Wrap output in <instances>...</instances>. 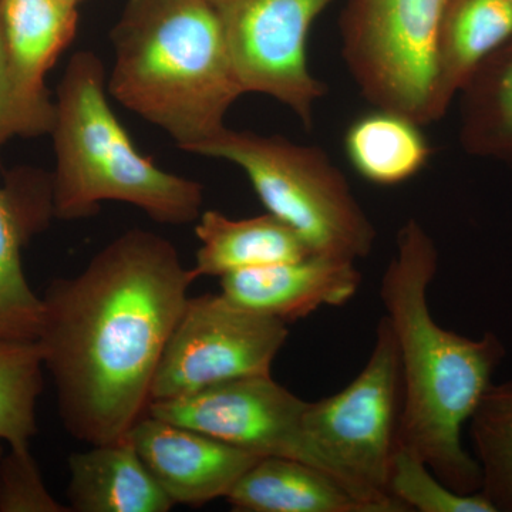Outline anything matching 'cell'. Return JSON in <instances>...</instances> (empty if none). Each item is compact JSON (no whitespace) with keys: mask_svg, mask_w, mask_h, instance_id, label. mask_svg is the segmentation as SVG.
I'll return each mask as SVG.
<instances>
[{"mask_svg":"<svg viewBox=\"0 0 512 512\" xmlns=\"http://www.w3.org/2000/svg\"><path fill=\"white\" fill-rule=\"evenodd\" d=\"M197 279L168 239L131 229L80 274L47 288L37 343L74 439H123L146 416L158 363Z\"/></svg>","mask_w":512,"mask_h":512,"instance_id":"6da1fadb","label":"cell"},{"mask_svg":"<svg viewBox=\"0 0 512 512\" xmlns=\"http://www.w3.org/2000/svg\"><path fill=\"white\" fill-rule=\"evenodd\" d=\"M69 471L70 511L167 512L175 505L128 436L72 454Z\"/></svg>","mask_w":512,"mask_h":512,"instance_id":"9a60e30c","label":"cell"},{"mask_svg":"<svg viewBox=\"0 0 512 512\" xmlns=\"http://www.w3.org/2000/svg\"><path fill=\"white\" fill-rule=\"evenodd\" d=\"M104 64L96 53H74L57 87L52 134L56 167L53 212L63 221L97 214L119 201L165 225L197 222L204 188L143 156L107 100Z\"/></svg>","mask_w":512,"mask_h":512,"instance_id":"277c9868","label":"cell"},{"mask_svg":"<svg viewBox=\"0 0 512 512\" xmlns=\"http://www.w3.org/2000/svg\"><path fill=\"white\" fill-rule=\"evenodd\" d=\"M55 218L52 175L20 170L0 187V338L37 340L42 298L23 271L22 251Z\"/></svg>","mask_w":512,"mask_h":512,"instance_id":"7c38bea8","label":"cell"},{"mask_svg":"<svg viewBox=\"0 0 512 512\" xmlns=\"http://www.w3.org/2000/svg\"><path fill=\"white\" fill-rule=\"evenodd\" d=\"M437 266L433 238L410 218L397 232L396 251L380 286L402 376L397 446L420 457L457 493L473 494L481 490V470L464 447L463 427L507 350L494 332L471 339L434 320L427 293Z\"/></svg>","mask_w":512,"mask_h":512,"instance_id":"7a4b0ae2","label":"cell"},{"mask_svg":"<svg viewBox=\"0 0 512 512\" xmlns=\"http://www.w3.org/2000/svg\"><path fill=\"white\" fill-rule=\"evenodd\" d=\"M191 154L241 168L266 211L291 227L312 254L356 262L375 247V225L319 147L225 127Z\"/></svg>","mask_w":512,"mask_h":512,"instance_id":"5b68a950","label":"cell"},{"mask_svg":"<svg viewBox=\"0 0 512 512\" xmlns=\"http://www.w3.org/2000/svg\"><path fill=\"white\" fill-rule=\"evenodd\" d=\"M306 403L272 375L247 376L178 399L151 402L147 413L258 457L305 463L301 423Z\"/></svg>","mask_w":512,"mask_h":512,"instance_id":"30bf717a","label":"cell"},{"mask_svg":"<svg viewBox=\"0 0 512 512\" xmlns=\"http://www.w3.org/2000/svg\"><path fill=\"white\" fill-rule=\"evenodd\" d=\"M286 325L222 293L188 298L158 363L151 402L178 399L238 377L271 375L289 336Z\"/></svg>","mask_w":512,"mask_h":512,"instance_id":"ba28073f","label":"cell"},{"mask_svg":"<svg viewBox=\"0 0 512 512\" xmlns=\"http://www.w3.org/2000/svg\"><path fill=\"white\" fill-rule=\"evenodd\" d=\"M400 409L399 353L383 316L356 379L333 396L306 403L301 423L305 463L338 481L373 512H409L389 493Z\"/></svg>","mask_w":512,"mask_h":512,"instance_id":"8992f818","label":"cell"},{"mask_svg":"<svg viewBox=\"0 0 512 512\" xmlns=\"http://www.w3.org/2000/svg\"><path fill=\"white\" fill-rule=\"evenodd\" d=\"M458 97L463 150L512 170V35L481 64Z\"/></svg>","mask_w":512,"mask_h":512,"instance_id":"ffe728a7","label":"cell"},{"mask_svg":"<svg viewBox=\"0 0 512 512\" xmlns=\"http://www.w3.org/2000/svg\"><path fill=\"white\" fill-rule=\"evenodd\" d=\"M60 2L67 3V5L76 6V8H79V5L83 2V0H60Z\"/></svg>","mask_w":512,"mask_h":512,"instance_id":"484cf974","label":"cell"},{"mask_svg":"<svg viewBox=\"0 0 512 512\" xmlns=\"http://www.w3.org/2000/svg\"><path fill=\"white\" fill-rule=\"evenodd\" d=\"M511 35V0H444L436 42L434 121L446 116L481 64Z\"/></svg>","mask_w":512,"mask_h":512,"instance_id":"5bb4252c","label":"cell"},{"mask_svg":"<svg viewBox=\"0 0 512 512\" xmlns=\"http://www.w3.org/2000/svg\"><path fill=\"white\" fill-rule=\"evenodd\" d=\"M239 512H373L318 468L288 457H261L227 495Z\"/></svg>","mask_w":512,"mask_h":512,"instance_id":"e0dca14e","label":"cell"},{"mask_svg":"<svg viewBox=\"0 0 512 512\" xmlns=\"http://www.w3.org/2000/svg\"><path fill=\"white\" fill-rule=\"evenodd\" d=\"M481 493L497 512H512V380L493 383L471 416Z\"/></svg>","mask_w":512,"mask_h":512,"instance_id":"44dd1931","label":"cell"},{"mask_svg":"<svg viewBox=\"0 0 512 512\" xmlns=\"http://www.w3.org/2000/svg\"><path fill=\"white\" fill-rule=\"evenodd\" d=\"M55 103L50 94L30 92L10 63L0 22V150L15 137H39L52 131Z\"/></svg>","mask_w":512,"mask_h":512,"instance_id":"cb8c5ba5","label":"cell"},{"mask_svg":"<svg viewBox=\"0 0 512 512\" xmlns=\"http://www.w3.org/2000/svg\"><path fill=\"white\" fill-rule=\"evenodd\" d=\"M127 436L175 505L201 507L217 498H227L239 478L261 458L148 413Z\"/></svg>","mask_w":512,"mask_h":512,"instance_id":"8fae6325","label":"cell"},{"mask_svg":"<svg viewBox=\"0 0 512 512\" xmlns=\"http://www.w3.org/2000/svg\"><path fill=\"white\" fill-rule=\"evenodd\" d=\"M0 512H70L47 490L29 446L0 460Z\"/></svg>","mask_w":512,"mask_h":512,"instance_id":"d4e9b609","label":"cell"},{"mask_svg":"<svg viewBox=\"0 0 512 512\" xmlns=\"http://www.w3.org/2000/svg\"><path fill=\"white\" fill-rule=\"evenodd\" d=\"M389 493L407 511L497 512L481 491L457 493L407 448L397 446L390 467Z\"/></svg>","mask_w":512,"mask_h":512,"instance_id":"603a6c76","label":"cell"},{"mask_svg":"<svg viewBox=\"0 0 512 512\" xmlns=\"http://www.w3.org/2000/svg\"><path fill=\"white\" fill-rule=\"evenodd\" d=\"M335 0H207L244 93L275 99L311 128L326 86L312 73L308 40Z\"/></svg>","mask_w":512,"mask_h":512,"instance_id":"9c48e42d","label":"cell"},{"mask_svg":"<svg viewBox=\"0 0 512 512\" xmlns=\"http://www.w3.org/2000/svg\"><path fill=\"white\" fill-rule=\"evenodd\" d=\"M444 0H346L343 62L375 109L434 123L436 42Z\"/></svg>","mask_w":512,"mask_h":512,"instance_id":"52a82bcc","label":"cell"},{"mask_svg":"<svg viewBox=\"0 0 512 512\" xmlns=\"http://www.w3.org/2000/svg\"><path fill=\"white\" fill-rule=\"evenodd\" d=\"M421 128L404 114L375 109L350 124L343 148L360 177L392 187L416 177L429 163L433 150Z\"/></svg>","mask_w":512,"mask_h":512,"instance_id":"d6986e66","label":"cell"},{"mask_svg":"<svg viewBox=\"0 0 512 512\" xmlns=\"http://www.w3.org/2000/svg\"><path fill=\"white\" fill-rule=\"evenodd\" d=\"M43 367L37 340L0 338V456L3 443L26 447L35 436Z\"/></svg>","mask_w":512,"mask_h":512,"instance_id":"7402d4cb","label":"cell"},{"mask_svg":"<svg viewBox=\"0 0 512 512\" xmlns=\"http://www.w3.org/2000/svg\"><path fill=\"white\" fill-rule=\"evenodd\" d=\"M511 2H512V0H511Z\"/></svg>","mask_w":512,"mask_h":512,"instance_id":"4316f807","label":"cell"},{"mask_svg":"<svg viewBox=\"0 0 512 512\" xmlns=\"http://www.w3.org/2000/svg\"><path fill=\"white\" fill-rule=\"evenodd\" d=\"M221 293L259 315L288 323L322 306H342L356 295L362 275L356 262L309 254L222 276Z\"/></svg>","mask_w":512,"mask_h":512,"instance_id":"4fadbf2b","label":"cell"},{"mask_svg":"<svg viewBox=\"0 0 512 512\" xmlns=\"http://www.w3.org/2000/svg\"><path fill=\"white\" fill-rule=\"evenodd\" d=\"M107 90L192 153L244 96L207 0H127L110 33Z\"/></svg>","mask_w":512,"mask_h":512,"instance_id":"3957f363","label":"cell"},{"mask_svg":"<svg viewBox=\"0 0 512 512\" xmlns=\"http://www.w3.org/2000/svg\"><path fill=\"white\" fill-rule=\"evenodd\" d=\"M201 247L192 271L222 276L312 254L291 227L272 214L234 220L220 211H202L195 224Z\"/></svg>","mask_w":512,"mask_h":512,"instance_id":"2e32d148","label":"cell"},{"mask_svg":"<svg viewBox=\"0 0 512 512\" xmlns=\"http://www.w3.org/2000/svg\"><path fill=\"white\" fill-rule=\"evenodd\" d=\"M79 10L60 0H0L3 39L13 70L30 92L47 94L46 74L79 29Z\"/></svg>","mask_w":512,"mask_h":512,"instance_id":"ac0fdd59","label":"cell"}]
</instances>
